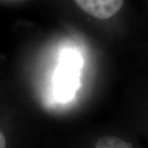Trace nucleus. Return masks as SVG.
I'll return each instance as SVG.
<instances>
[{
	"label": "nucleus",
	"mask_w": 148,
	"mask_h": 148,
	"mask_svg": "<svg viewBox=\"0 0 148 148\" xmlns=\"http://www.w3.org/2000/svg\"><path fill=\"white\" fill-rule=\"evenodd\" d=\"M76 5L90 16L106 20L122 9L124 0H75Z\"/></svg>",
	"instance_id": "2"
},
{
	"label": "nucleus",
	"mask_w": 148,
	"mask_h": 148,
	"mask_svg": "<svg viewBox=\"0 0 148 148\" xmlns=\"http://www.w3.org/2000/svg\"><path fill=\"white\" fill-rule=\"evenodd\" d=\"M0 148H14L9 133L0 126Z\"/></svg>",
	"instance_id": "4"
},
{
	"label": "nucleus",
	"mask_w": 148,
	"mask_h": 148,
	"mask_svg": "<svg viewBox=\"0 0 148 148\" xmlns=\"http://www.w3.org/2000/svg\"><path fill=\"white\" fill-rule=\"evenodd\" d=\"M79 60L78 54L74 52L65 54V58L60 63L55 81V93L59 101L70 100L78 88Z\"/></svg>",
	"instance_id": "1"
},
{
	"label": "nucleus",
	"mask_w": 148,
	"mask_h": 148,
	"mask_svg": "<svg viewBox=\"0 0 148 148\" xmlns=\"http://www.w3.org/2000/svg\"><path fill=\"white\" fill-rule=\"evenodd\" d=\"M93 148H132L131 145L116 136L106 135L100 137L95 144Z\"/></svg>",
	"instance_id": "3"
}]
</instances>
